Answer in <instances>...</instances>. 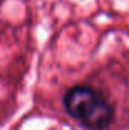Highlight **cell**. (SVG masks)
Returning a JSON list of instances; mask_svg holds the SVG:
<instances>
[{"instance_id":"obj_1","label":"cell","mask_w":129,"mask_h":130,"mask_svg":"<svg viewBox=\"0 0 129 130\" xmlns=\"http://www.w3.org/2000/svg\"><path fill=\"white\" fill-rule=\"evenodd\" d=\"M67 114L89 130H105L114 119V109L101 92L89 86L71 87L63 96Z\"/></svg>"}]
</instances>
